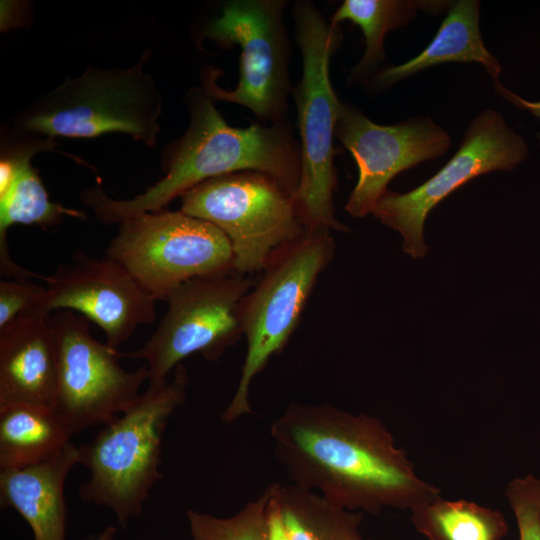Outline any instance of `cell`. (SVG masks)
<instances>
[{
	"instance_id": "cell-9",
	"label": "cell",
	"mask_w": 540,
	"mask_h": 540,
	"mask_svg": "<svg viewBox=\"0 0 540 540\" xmlns=\"http://www.w3.org/2000/svg\"><path fill=\"white\" fill-rule=\"evenodd\" d=\"M280 0H235L212 21L205 35L221 46L241 49L239 80L235 89L225 90L215 82L219 71L208 68L202 75V89L213 100L248 108L264 123H283L288 97L293 93L288 65L290 43Z\"/></svg>"
},
{
	"instance_id": "cell-8",
	"label": "cell",
	"mask_w": 540,
	"mask_h": 540,
	"mask_svg": "<svg viewBox=\"0 0 540 540\" xmlns=\"http://www.w3.org/2000/svg\"><path fill=\"white\" fill-rule=\"evenodd\" d=\"M106 255L163 301L187 281L234 271L227 237L213 224L182 211L163 209L124 220Z\"/></svg>"
},
{
	"instance_id": "cell-21",
	"label": "cell",
	"mask_w": 540,
	"mask_h": 540,
	"mask_svg": "<svg viewBox=\"0 0 540 540\" xmlns=\"http://www.w3.org/2000/svg\"><path fill=\"white\" fill-rule=\"evenodd\" d=\"M410 511L415 529L428 540H502L508 532L500 511L464 499L439 495Z\"/></svg>"
},
{
	"instance_id": "cell-7",
	"label": "cell",
	"mask_w": 540,
	"mask_h": 540,
	"mask_svg": "<svg viewBox=\"0 0 540 540\" xmlns=\"http://www.w3.org/2000/svg\"><path fill=\"white\" fill-rule=\"evenodd\" d=\"M180 211L216 226L230 242L234 271L244 275L263 272L277 251L306 232L292 195L256 171L196 185L181 196Z\"/></svg>"
},
{
	"instance_id": "cell-28",
	"label": "cell",
	"mask_w": 540,
	"mask_h": 540,
	"mask_svg": "<svg viewBox=\"0 0 540 540\" xmlns=\"http://www.w3.org/2000/svg\"><path fill=\"white\" fill-rule=\"evenodd\" d=\"M116 529L113 526L107 527L97 538V540H114Z\"/></svg>"
},
{
	"instance_id": "cell-22",
	"label": "cell",
	"mask_w": 540,
	"mask_h": 540,
	"mask_svg": "<svg viewBox=\"0 0 540 540\" xmlns=\"http://www.w3.org/2000/svg\"><path fill=\"white\" fill-rule=\"evenodd\" d=\"M451 5V4H450ZM446 2L406 0H345L332 15L330 22L339 25L350 21L363 32L366 49L361 61L352 69L350 78L359 79L385 59L384 37L387 32L407 25L417 9L440 11Z\"/></svg>"
},
{
	"instance_id": "cell-14",
	"label": "cell",
	"mask_w": 540,
	"mask_h": 540,
	"mask_svg": "<svg viewBox=\"0 0 540 540\" xmlns=\"http://www.w3.org/2000/svg\"><path fill=\"white\" fill-rule=\"evenodd\" d=\"M336 137L352 154L358 168L357 183L345 205L353 217L372 213L397 174L444 155L451 144L449 134L429 117L379 125L345 103Z\"/></svg>"
},
{
	"instance_id": "cell-11",
	"label": "cell",
	"mask_w": 540,
	"mask_h": 540,
	"mask_svg": "<svg viewBox=\"0 0 540 540\" xmlns=\"http://www.w3.org/2000/svg\"><path fill=\"white\" fill-rule=\"evenodd\" d=\"M58 348V380L54 408L73 434L106 425L126 412L148 381L142 366L125 370L119 351L95 339L89 321L70 311L51 316Z\"/></svg>"
},
{
	"instance_id": "cell-17",
	"label": "cell",
	"mask_w": 540,
	"mask_h": 540,
	"mask_svg": "<svg viewBox=\"0 0 540 540\" xmlns=\"http://www.w3.org/2000/svg\"><path fill=\"white\" fill-rule=\"evenodd\" d=\"M76 464H80V450L70 442L46 461L0 470V505L21 515L32 530L33 540H66L64 488Z\"/></svg>"
},
{
	"instance_id": "cell-15",
	"label": "cell",
	"mask_w": 540,
	"mask_h": 540,
	"mask_svg": "<svg viewBox=\"0 0 540 540\" xmlns=\"http://www.w3.org/2000/svg\"><path fill=\"white\" fill-rule=\"evenodd\" d=\"M52 138L28 141L5 150L0 162V272L12 279L41 278L13 261L7 243V231L15 224L37 225L43 229L59 224L65 216L85 219L83 211L50 201L31 158L51 149Z\"/></svg>"
},
{
	"instance_id": "cell-4",
	"label": "cell",
	"mask_w": 540,
	"mask_h": 540,
	"mask_svg": "<svg viewBox=\"0 0 540 540\" xmlns=\"http://www.w3.org/2000/svg\"><path fill=\"white\" fill-rule=\"evenodd\" d=\"M296 40L302 55V76L293 96L300 134L301 173L293 201L307 231L347 228L335 216L334 137L343 102L331 84L330 59L342 41L339 25L324 19L307 1L293 11Z\"/></svg>"
},
{
	"instance_id": "cell-25",
	"label": "cell",
	"mask_w": 540,
	"mask_h": 540,
	"mask_svg": "<svg viewBox=\"0 0 540 540\" xmlns=\"http://www.w3.org/2000/svg\"><path fill=\"white\" fill-rule=\"evenodd\" d=\"M46 290L29 279L0 280V329L17 318L33 313Z\"/></svg>"
},
{
	"instance_id": "cell-10",
	"label": "cell",
	"mask_w": 540,
	"mask_h": 540,
	"mask_svg": "<svg viewBox=\"0 0 540 540\" xmlns=\"http://www.w3.org/2000/svg\"><path fill=\"white\" fill-rule=\"evenodd\" d=\"M253 281L231 271L195 278L174 290L168 308L151 337L120 358L140 359L148 369V383H161L188 356L199 353L217 361L243 335L240 308Z\"/></svg>"
},
{
	"instance_id": "cell-1",
	"label": "cell",
	"mask_w": 540,
	"mask_h": 540,
	"mask_svg": "<svg viewBox=\"0 0 540 540\" xmlns=\"http://www.w3.org/2000/svg\"><path fill=\"white\" fill-rule=\"evenodd\" d=\"M274 455L292 484L351 511L412 509L440 495L421 479L377 418L328 403L292 402L270 428Z\"/></svg>"
},
{
	"instance_id": "cell-23",
	"label": "cell",
	"mask_w": 540,
	"mask_h": 540,
	"mask_svg": "<svg viewBox=\"0 0 540 540\" xmlns=\"http://www.w3.org/2000/svg\"><path fill=\"white\" fill-rule=\"evenodd\" d=\"M272 491L273 484L227 518L187 510L191 540H268L267 507Z\"/></svg>"
},
{
	"instance_id": "cell-6",
	"label": "cell",
	"mask_w": 540,
	"mask_h": 540,
	"mask_svg": "<svg viewBox=\"0 0 540 540\" xmlns=\"http://www.w3.org/2000/svg\"><path fill=\"white\" fill-rule=\"evenodd\" d=\"M331 230L307 231L271 258L258 283L241 303L240 320L247 351L236 391L221 414L231 423L252 412L250 386L297 328L320 274L334 256Z\"/></svg>"
},
{
	"instance_id": "cell-16",
	"label": "cell",
	"mask_w": 540,
	"mask_h": 540,
	"mask_svg": "<svg viewBox=\"0 0 540 540\" xmlns=\"http://www.w3.org/2000/svg\"><path fill=\"white\" fill-rule=\"evenodd\" d=\"M58 348L51 315H24L0 329V405L54 407Z\"/></svg>"
},
{
	"instance_id": "cell-27",
	"label": "cell",
	"mask_w": 540,
	"mask_h": 540,
	"mask_svg": "<svg viewBox=\"0 0 540 540\" xmlns=\"http://www.w3.org/2000/svg\"><path fill=\"white\" fill-rule=\"evenodd\" d=\"M495 89L498 94H500L502 97H504L505 99L513 103L516 107L520 109L528 110L532 114L540 118V101L532 102V101L525 100L519 97L518 95H516L514 92L510 91L499 81L495 83ZM538 137L540 141V133Z\"/></svg>"
},
{
	"instance_id": "cell-19",
	"label": "cell",
	"mask_w": 540,
	"mask_h": 540,
	"mask_svg": "<svg viewBox=\"0 0 540 540\" xmlns=\"http://www.w3.org/2000/svg\"><path fill=\"white\" fill-rule=\"evenodd\" d=\"M72 435L54 407L28 402L0 405V470L46 461L63 450Z\"/></svg>"
},
{
	"instance_id": "cell-13",
	"label": "cell",
	"mask_w": 540,
	"mask_h": 540,
	"mask_svg": "<svg viewBox=\"0 0 540 540\" xmlns=\"http://www.w3.org/2000/svg\"><path fill=\"white\" fill-rule=\"evenodd\" d=\"M46 290L32 314L70 310L100 327L113 350L127 342L141 325L155 320L157 299L118 261L81 250L48 276Z\"/></svg>"
},
{
	"instance_id": "cell-26",
	"label": "cell",
	"mask_w": 540,
	"mask_h": 540,
	"mask_svg": "<svg viewBox=\"0 0 540 540\" xmlns=\"http://www.w3.org/2000/svg\"><path fill=\"white\" fill-rule=\"evenodd\" d=\"M278 483L273 484V491L267 507L268 540H290L276 501Z\"/></svg>"
},
{
	"instance_id": "cell-18",
	"label": "cell",
	"mask_w": 540,
	"mask_h": 540,
	"mask_svg": "<svg viewBox=\"0 0 540 540\" xmlns=\"http://www.w3.org/2000/svg\"><path fill=\"white\" fill-rule=\"evenodd\" d=\"M479 8L477 0H459L451 4L428 46L409 61L381 70L375 77V84L389 87L429 67L449 62L480 63L494 83L498 82L501 66L482 40Z\"/></svg>"
},
{
	"instance_id": "cell-20",
	"label": "cell",
	"mask_w": 540,
	"mask_h": 540,
	"mask_svg": "<svg viewBox=\"0 0 540 540\" xmlns=\"http://www.w3.org/2000/svg\"><path fill=\"white\" fill-rule=\"evenodd\" d=\"M275 497L290 540H364L362 512L294 484H278Z\"/></svg>"
},
{
	"instance_id": "cell-24",
	"label": "cell",
	"mask_w": 540,
	"mask_h": 540,
	"mask_svg": "<svg viewBox=\"0 0 540 540\" xmlns=\"http://www.w3.org/2000/svg\"><path fill=\"white\" fill-rule=\"evenodd\" d=\"M519 540H540V480L527 475L512 480L506 492Z\"/></svg>"
},
{
	"instance_id": "cell-29",
	"label": "cell",
	"mask_w": 540,
	"mask_h": 540,
	"mask_svg": "<svg viewBox=\"0 0 540 540\" xmlns=\"http://www.w3.org/2000/svg\"><path fill=\"white\" fill-rule=\"evenodd\" d=\"M368 540H375V539H368Z\"/></svg>"
},
{
	"instance_id": "cell-12",
	"label": "cell",
	"mask_w": 540,
	"mask_h": 540,
	"mask_svg": "<svg viewBox=\"0 0 540 540\" xmlns=\"http://www.w3.org/2000/svg\"><path fill=\"white\" fill-rule=\"evenodd\" d=\"M528 156L524 139L493 109L484 110L466 129L453 157L430 179L406 193L386 191L372 214L399 232L403 251L426 255L424 224L429 212L453 191L482 174L514 169Z\"/></svg>"
},
{
	"instance_id": "cell-3",
	"label": "cell",
	"mask_w": 540,
	"mask_h": 540,
	"mask_svg": "<svg viewBox=\"0 0 540 540\" xmlns=\"http://www.w3.org/2000/svg\"><path fill=\"white\" fill-rule=\"evenodd\" d=\"M187 372L182 364L171 380L148 383L123 414L81 445L80 464L89 470L80 498L111 510L126 528L144 510L160 472L163 435L170 416L186 398Z\"/></svg>"
},
{
	"instance_id": "cell-2",
	"label": "cell",
	"mask_w": 540,
	"mask_h": 540,
	"mask_svg": "<svg viewBox=\"0 0 540 540\" xmlns=\"http://www.w3.org/2000/svg\"><path fill=\"white\" fill-rule=\"evenodd\" d=\"M186 103L189 125L168 147L162 179L132 199H113L100 188L81 193V200L100 222L120 224L142 213L163 210L208 179L243 171L267 174L293 196L301 173L300 147L285 122L231 127L202 88L188 91Z\"/></svg>"
},
{
	"instance_id": "cell-5",
	"label": "cell",
	"mask_w": 540,
	"mask_h": 540,
	"mask_svg": "<svg viewBox=\"0 0 540 540\" xmlns=\"http://www.w3.org/2000/svg\"><path fill=\"white\" fill-rule=\"evenodd\" d=\"M150 51L128 68L89 67L67 78L18 116L22 132L92 138L123 133L154 147L160 126L162 97L152 77L144 72Z\"/></svg>"
}]
</instances>
